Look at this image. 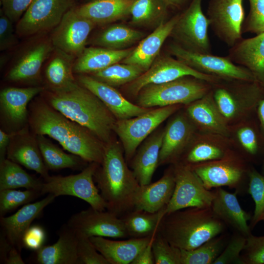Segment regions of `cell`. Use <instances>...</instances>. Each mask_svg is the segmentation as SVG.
Masks as SVG:
<instances>
[{"instance_id":"6da1fadb","label":"cell","mask_w":264,"mask_h":264,"mask_svg":"<svg viewBox=\"0 0 264 264\" xmlns=\"http://www.w3.org/2000/svg\"><path fill=\"white\" fill-rule=\"evenodd\" d=\"M31 124L38 135H48L86 162L100 164L105 146L89 130L44 104L34 109Z\"/></svg>"},{"instance_id":"7a4b0ae2","label":"cell","mask_w":264,"mask_h":264,"mask_svg":"<svg viewBox=\"0 0 264 264\" xmlns=\"http://www.w3.org/2000/svg\"><path fill=\"white\" fill-rule=\"evenodd\" d=\"M94 176L106 210L121 217L134 208V198L140 184L127 165L117 142L105 146L103 158Z\"/></svg>"},{"instance_id":"3957f363","label":"cell","mask_w":264,"mask_h":264,"mask_svg":"<svg viewBox=\"0 0 264 264\" xmlns=\"http://www.w3.org/2000/svg\"><path fill=\"white\" fill-rule=\"evenodd\" d=\"M226 226L207 207H190L166 214L157 233L181 250L196 248L224 233Z\"/></svg>"},{"instance_id":"277c9868","label":"cell","mask_w":264,"mask_h":264,"mask_svg":"<svg viewBox=\"0 0 264 264\" xmlns=\"http://www.w3.org/2000/svg\"><path fill=\"white\" fill-rule=\"evenodd\" d=\"M50 106L85 127L102 142H110L116 119L106 105L89 90L78 85L64 91L51 92Z\"/></svg>"},{"instance_id":"5b68a950","label":"cell","mask_w":264,"mask_h":264,"mask_svg":"<svg viewBox=\"0 0 264 264\" xmlns=\"http://www.w3.org/2000/svg\"><path fill=\"white\" fill-rule=\"evenodd\" d=\"M213 84L192 76H185L144 87L138 93L137 105L150 108L189 105L211 90Z\"/></svg>"},{"instance_id":"8992f818","label":"cell","mask_w":264,"mask_h":264,"mask_svg":"<svg viewBox=\"0 0 264 264\" xmlns=\"http://www.w3.org/2000/svg\"><path fill=\"white\" fill-rule=\"evenodd\" d=\"M99 165L92 162L77 174L67 176H47L43 178L42 195L50 194L56 197L70 196L78 198L92 208L104 211L107 204L95 184L94 176Z\"/></svg>"},{"instance_id":"52a82bcc","label":"cell","mask_w":264,"mask_h":264,"mask_svg":"<svg viewBox=\"0 0 264 264\" xmlns=\"http://www.w3.org/2000/svg\"><path fill=\"white\" fill-rule=\"evenodd\" d=\"M180 107L175 105L160 107L131 118L116 120L113 130L122 143L127 161L133 157L142 141Z\"/></svg>"},{"instance_id":"ba28073f","label":"cell","mask_w":264,"mask_h":264,"mask_svg":"<svg viewBox=\"0 0 264 264\" xmlns=\"http://www.w3.org/2000/svg\"><path fill=\"white\" fill-rule=\"evenodd\" d=\"M169 51L176 59L201 73L225 81L256 82L247 69L234 63L227 56L195 52L177 44H171Z\"/></svg>"},{"instance_id":"9c48e42d","label":"cell","mask_w":264,"mask_h":264,"mask_svg":"<svg viewBox=\"0 0 264 264\" xmlns=\"http://www.w3.org/2000/svg\"><path fill=\"white\" fill-rule=\"evenodd\" d=\"M202 0H191L186 9L179 14L171 35L176 43L188 50L211 53V45L208 36L209 21L202 9Z\"/></svg>"},{"instance_id":"30bf717a","label":"cell","mask_w":264,"mask_h":264,"mask_svg":"<svg viewBox=\"0 0 264 264\" xmlns=\"http://www.w3.org/2000/svg\"><path fill=\"white\" fill-rule=\"evenodd\" d=\"M208 190L227 186L238 193L243 191L248 178L244 161L231 152L224 157L190 166Z\"/></svg>"},{"instance_id":"8fae6325","label":"cell","mask_w":264,"mask_h":264,"mask_svg":"<svg viewBox=\"0 0 264 264\" xmlns=\"http://www.w3.org/2000/svg\"><path fill=\"white\" fill-rule=\"evenodd\" d=\"M173 168L175 189L166 207L165 214L190 207H210L214 191L205 187L191 167L177 162L174 164Z\"/></svg>"},{"instance_id":"7c38bea8","label":"cell","mask_w":264,"mask_h":264,"mask_svg":"<svg viewBox=\"0 0 264 264\" xmlns=\"http://www.w3.org/2000/svg\"><path fill=\"white\" fill-rule=\"evenodd\" d=\"M185 76L194 77L213 85L223 81L198 71L177 59L162 56L157 57L147 71L128 84L126 90L131 94L137 95L146 86L165 83Z\"/></svg>"},{"instance_id":"4fadbf2b","label":"cell","mask_w":264,"mask_h":264,"mask_svg":"<svg viewBox=\"0 0 264 264\" xmlns=\"http://www.w3.org/2000/svg\"><path fill=\"white\" fill-rule=\"evenodd\" d=\"M74 4V0H33L18 21L16 33L28 36L54 28Z\"/></svg>"},{"instance_id":"5bb4252c","label":"cell","mask_w":264,"mask_h":264,"mask_svg":"<svg viewBox=\"0 0 264 264\" xmlns=\"http://www.w3.org/2000/svg\"><path fill=\"white\" fill-rule=\"evenodd\" d=\"M206 16L214 34L227 46L242 39L243 0H210Z\"/></svg>"},{"instance_id":"9a60e30c","label":"cell","mask_w":264,"mask_h":264,"mask_svg":"<svg viewBox=\"0 0 264 264\" xmlns=\"http://www.w3.org/2000/svg\"><path fill=\"white\" fill-rule=\"evenodd\" d=\"M67 225L77 234L87 238L103 237L124 239L129 237L122 219L109 211L90 206L72 215Z\"/></svg>"},{"instance_id":"2e32d148","label":"cell","mask_w":264,"mask_h":264,"mask_svg":"<svg viewBox=\"0 0 264 264\" xmlns=\"http://www.w3.org/2000/svg\"><path fill=\"white\" fill-rule=\"evenodd\" d=\"M95 25L79 14L74 6L54 28L50 38L52 44L54 48L78 57L86 48L89 35Z\"/></svg>"},{"instance_id":"e0dca14e","label":"cell","mask_w":264,"mask_h":264,"mask_svg":"<svg viewBox=\"0 0 264 264\" xmlns=\"http://www.w3.org/2000/svg\"><path fill=\"white\" fill-rule=\"evenodd\" d=\"M214 85V101L226 121L234 118L239 114L241 104L255 108L264 98V87L256 82L238 81L237 84L226 86L220 85V82Z\"/></svg>"},{"instance_id":"ac0fdd59","label":"cell","mask_w":264,"mask_h":264,"mask_svg":"<svg viewBox=\"0 0 264 264\" xmlns=\"http://www.w3.org/2000/svg\"><path fill=\"white\" fill-rule=\"evenodd\" d=\"M194 132V123L185 114L178 113L173 117L164 130L159 165L178 162Z\"/></svg>"},{"instance_id":"d6986e66","label":"cell","mask_w":264,"mask_h":264,"mask_svg":"<svg viewBox=\"0 0 264 264\" xmlns=\"http://www.w3.org/2000/svg\"><path fill=\"white\" fill-rule=\"evenodd\" d=\"M78 81L106 105L116 120L131 118L151 110L131 103L114 87L91 76L82 74L78 77Z\"/></svg>"},{"instance_id":"ffe728a7","label":"cell","mask_w":264,"mask_h":264,"mask_svg":"<svg viewBox=\"0 0 264 264\" xmlns=\"http://www.w3.org/2000/svg\"><path fill=\"white\" fill-rule=\"evenodd\" d=\"M56 197L52 194L42 200L24 205L13 215L0 216V224L3 235L9 242L21 252L22 237L32 222L41 216L44 209Z\"/></svg>"},{"instance_id":"44dd1931","label":"cell","mask_w":264,"mask_h":264,"mask_svg":"<svg viewBox=\"0 0 264 264\" xmlns=\"http://www.w3.org/2000/svg\"><path fill=\"white\" fill-rule=\"evenodd\" d=\"M214 197L211 208L226 226L245 237L251 234L248 221L251 215L241 207L237 197V193H230L222 187L213 190Z\"/></svg>"},{"instance_id":"7402d4cb","label":"cell","mask_w":264,"mask_h":264,"mask_svg":"<svg viewBox=\"0 0 264 264\" xmlns=\"http://www.w3.org/2000/svg\"><path fill=\"white\" fill-rule=\"evenodd\" d=\"M179 16L178 14L159 24L121 62L136 66L144 72L147 71L157 58L166 39L171 35Z\"/></svg>"},{"instance_id":"603a6c76","label":"cell","mask_w":264,"mask_h":264,"mask_svg":"<svg viewBox=\"0 0 264 264\" xmlns=\"http://www.w3.org/2000/svg\"><path fill=\"white\" fill-rule=\"evenodd\" d=\"M227 56L234 63L247 69L256 82L264 87V32L241 39L231 47Z\"/></svg>"},{"instance_id":"cb8c5ba5","label":"cell","mask_w":264,"mask_h":264,"mask_svg":"<svg viewBox=\"0 0 264 264\" xmlns=\"http://www.w3.org/2000/svg\"><path fill=\"white\" fill-rule=\"evenodd\" d=\"M175 186L173 167L154 182L140 185L134 198V209L155 213L166 208Z\"/></svg>"},{"instance_id":"d4e9b609","label":"cell","mask_w":264,"mask_h":264,"mask_svg":"<svg viewBox=\"0 0 264 264\" xmlns=\"http://www.w3.org/2000/svg\"><path fill=\"white\" fill-rule=\"evenodd\" d=\"M51 39H43L29 46L9 71L7 77L13 82L33 80L39 75L43 65L53 52Z\"/></svg>"},{"instance_id":"484cf974","label":"cell","mask_w":264,"mask_h":264,"mask_svg":"<svg viewBox=\"0 0 264 264\" xmlns=\"http://www.w3.org/2000/svg\"><path fill=\"white\" fill-rule=\"evenodd\" d=\"M57 234V241L35 251L33 259L38 264H78L77 237L66 223Z\"/></svg>"},{"instance_id":"4316f807","label":"cell","mask_w":264,"mask_h":264,"mask_svg":"<svg viewBox=\"0 0 264 264\" xmlns=\"http://www.w3.org/2000/svg\"><path fill=\"white\" fill-rule=\"evenodd\" d=\"M187 114L194 124L204 132L222 136L229 134L227 121L219 111L212 90L189 104Z\"/></svg>"},{"instance_id":"83f0119b","label":"cell","mask_w":264,"mask_h":264,"mask_svg":"<svg viewBox=\"0 0 264 264\" xmlns=\"http://www.w3.org/2000/svg\"><path fill=\"white\" fill-rule=\"evenodd\" d=\"M155 234L124 240H112L103 237H92L89 239L109 264H131Z\"/></svg>"},{"instance_id":"f1b7e54d","label":"cell","mask_w":264,"mask_h":264,"mask_svg":"<svg viewBox=\"0 0 264 264\" xmlns=\"http://www.w3.org/2000/svg\"><path fill=\"white\" fill-rule=\"evenodd\" d=\"M164 130L154 132L132 158V172L140 185L149 184L159 165Z\"/></svg>"},{"instance_id":"f546056e","label":"cell","mask_w":264,"mask_h":264,"mask_svg":"<svg viewBox=\"0 0 264 264\" xmlns=\"http://www.w3.org/2000/svg\"><path fill=\"white\" fill-rule=\"evenodd\" d=\"M134 0H89L75 6L76 12L95 25L108 24L130 16Z\"/></svg>"},{"instance_id":"4dcf8cb0","label":"cell","mask_w":264,"mask_h":264,"mask_svg":"<svg viewBox=\"0 0 264 264\" xmlns=\"http://www.w3.org/2000/svg\"><path fill=\"white\" fill-rule=\"evenodd\" d=\"M133 48L119 50L100 46L86 47L74 63L73 71L92 73L118 63L126 58Z\"/></svg>"},{"instance_id":"1f68e13d","label":"cell","mask_w":264,"mask_h":264,"mask_svg":"<svg viewBox=\"0 0 264 264\" xmlns=\"http://www.w3.org/2000/svg\"><path fill=\"white\" fill-rule=\"evenodd\" d=\"M74 58L55 48L45 69L46 78L52 91L68 90L79 85L73 75Z\"/></svg>"},{"instance_id":"d6a6232c","label":"cell","mask_w":264,"mask_h":264,"mask_svg":"<svg viewBox=\"0 0 264 264\" xmlns=\"http://www.w3.org/2000/svg\"><path fill=\"white\" fill-rule=\"evenodd\" d=\"M41 87H9L2 90L0 93L1 109L12 122H23L27 116V106L29 101L43 91Z\"/></svg>"},{"instance_id":"836d02e7","label":"cell","mask_w":264,"mask_h":264,"mask_svg":"<svg viewBox=\"0 0 264 264\" xmlns=\"http://www.w3.org/2000/svg\"><path fill=\"white\" fill-rule=\"evenodd\" d=\"M164 208L158 212L151 213L133 209L120 217L129 237L140 238L156 234L160 222L165 215Z\"/></svg>"},{"instance_id":"e575fe53","label":"cell","mask_w":264,"mask_h":264,"mask_svg":"<svg viewBox=\"0 0 264 264\" xmlns=\"http://www.w3.org/2000/svg\"><path fill=\"white\" fill-rule=\"evenodd\" d=\"M144 34L125 25L114 24L106 27L91 41L97 46L123 49L141 40Z\"/></svg>"},{"instance_id":"d590c367","label":"cell","mask_w":264,"mask_h":264,"mask_svg":"<svg viewBox=\"0 0 264 264\" xmlns=\"http://www.w3.org/2000/svg\"><path fill=\"white\" fill-rule=\"evenodd\" d=\"M169 7L165 0H134L130 11L131 22L157 27L165 22Z\"/></svg>"},{"instance_id":"8d00e7d4","label":"cell","mask_w":264,"mask_h":264,"mask_svg":"<svg viewBox=\"0 0 264 264\" xmlns=\"http://www.w3.org/2000/svg\"><path fill=\"white\" fill-rule=\"evenodd\" d=\"M43 179L25 172L18 163L9 159L0 160V190L24 188L41 192Z\"/></svg>"},{"instance_id":"74e56055","label":"cell","mask_w":264,"mask_h":264,"mask_svg":"<svg viewBox=\"0 0 264 264\" xmlns=\"http://www.w3.org/2000/svg\"><path fill=\"white\" fill-rule=\"evenodd\" d=\"M228 239L223 233L192 250H181V264H213Z\"/></svg>"},{"instance_id":"f35d334b","label":"cell","mask_w":264,"mask_h":264,"mask_svg":"<svg viewBox=\"0 0 264 264\" xmlns=\"http://www.w3.org/2000/svg\"><path fill=\"white\" fill-rule=\"evenodd\" d=\"M38 147L44 162L51 170L77 168L81 164L82 158L69 154L47 140L43 135H38Z\"/></svg>"},{"instance_id":"ab89813d","label":"cell","mask_w":264,"mask_h":264,"mask_svg":"<svg viewBox=\"0 0 264 264\" xmlns=\"http://www.w3.org/2000/svg\"><path fill=\"white\" fill-rule=\"evenodd\" d=\"M7 158L34 171L43 178L49 176L38 146L29 142L16 146L8 151Z\"/></svg>"},{"instance_id":"60d3db41","label":"cell","mask_w":264,"mask_h":264,"mask_svg":"<svg viewBox=\"0 0 264 264\" xmlns=\"http://www.w3.org/2000/svg\"><path fill=\"white\" fill-rule=\"evenodd\" d=\"M144 71L136 66L116 63L104 69L91 73L94 78L113 87L128 84Z\"/></svg>"},{"instance_id":"b9f144b4","label":"cell","mask_w":264,"mask_h":264,"mask_svg":"<svg viewBox=\"0 0 264 264\" xmlns=\"http://www.w3.org/2000/svg\"><path fill=\"white\" fill-rule=\"evenodd\" d=\"M230 152L223 145L209 141H202L194 145L179 161L190 166L214 161L225 156Z\"/></svg>"},{"instance_id":"7bdbcfd3","label":"cell","mask_w":264,"mask_h":264,"mask_svg":"<svg viewBox=\"0 0 264 264\" xmlns=\"http://www.w3.org/2000/svg\"><path fill=\"white\" fill-rule=\"evenodd\" d=\"M40 195V191L33 189L0 190V216H4L18 207L30 203Z\"/></svg>"},{"instance_id":"ee69618b","label":"cell","mask_w":264,"mask_h":264,"mask_svg":"<svg viewBox=\"0 0 264 264\" xmlns=\"http://www.w3.org/2000/svg\"><path fill=\"white\" fill-rule=\"evenodd\" d=\"M248 182L247 192L250 195L255 203L254 214L251 218V228L259 222L264 213V175L254 168H249L248 173Z\"/></svg>"},{"instance_id":"f6af8a7d","label":"cell","mask_w":264,"mask_h":264,"mask_svg":"<svg viewBox=\"0 0 264 264\" xmlns=\"http://www.w3.org/2000/svg\"><path fill=\"white\" fill-rule=\"evenodd\" d=\"M153 252L155 264H181V250L172 245L158 233L153 242Z\"/></svg>"},{"instance_id":"bcb514c9","label":"cell","mask_w":264,"mask_h":264,"mask_svg":"<svg viewBox=\"0 0 264 264\" xmlns=\"http://www.w3.org/2000/svg\"><path fill=\"white\" fill-rule=\"evenodd\" d=\"M246 243V237L235 232L213 264H242L241 254Z\"/></svg>"},{"instance_id":"7dc6e473","label":"cell","mask_w":264,"mask_h":264,"mask_svg":"<svg viewBox=\"0 0 264 264\" xmlns=\"http://www.w3.org/2000/svg\"><path fill=\"white\" fill-rule=\"evenodd\" d=\"M249 12L244 20L242 31L258 35L264 32V0H248Z\"/></svg>"},{"instance_id":"c3c4849f","label":"cell","mask_w":264,"mask_h":264,"mask_svg":"<svg viewBox=\"0 0 264 264\" xmlns=\"http://www.w3.org/2000/svg\"><path fill=\"white\" fill-rule=\"evenodd\" d=\"M76 235L78 264H109L89 238L77 234Z\"/></svg>"},{"instance_id":"681fc988","label":"cell","mask_w":264,"mask_h":264,"mask_svg":"<svg viewBox=\"0 0 264 264\" xmlns=\"http://www.w3.org/2000/svg\"><path fill=\"white\" fill-rule=\"evenodd\" d=\"M242 264H264V236L252 233L246 237V243L241 254Z\"/></svg>"},{"instance_id":"f907efd6","label":"cell","mask_w":264,"mask_h":264,"mask_svg":"<svg viewBox=\"0 0 264 264\" xmlns=\"http://www.w3.org/2000/svg\"><path fill=\"white\" fill-rule=\"evenodd\" d=\"M239 142L245 151L250 156H256L260 151V140L258 133L252 127L245 126L237 132Z\"/></svg>"},{"instance_id":"816d5d0a","label":"cell","mask_w":264,"mask_h":264,"mask_svg":"<svg viewBox=\"0 0 264 264\" xmlns=\"http://www.w3.org/2000/svg\"><path fill=\"white\" fill-rule=\"evenodd\" d=\"M46 239V232L42 226L31 225L22 237V247L35 252L44 245Z\"/></svg>"},{"instance_id":"f5cc1de1","label":"cell","mask_w":264,"mask_h":264,"mask_svg":"<svg viewBox=\"0 0 264 264\" xmlns=\"http://www.w3.org/2000/svg\"><path fill=\"white\" fill-rule=\"evenodd\" d=\"M0 49L5 50L12 47L16 43L13 22L0 10Z\"/></svg>"},{"instance_id":"db71d44e","label":"cell","mask_w":264,"mask_h":264,"mask_svg":"<svg viewBox=\"0 0 264 264\" xmlns=\"http://www.w3.org/2000/svg\"><path fill=\"white\" fill-rule=\"evenodd\" d=\"M33 0H0L2 11L13 22L18 21Z\"/></svg>"},{"instance_id":"11a10c76","label":"cell","mask_w":264,"mask_h":264,"mask_svg":"<svg viewBox=\"0 0 264 264\" xmlns=\"http://www.w3.org/2000/svg\"><path fill=\"white\" fill-rule=\"evenodd\" d=\"M157 234V233H156ZM152 238L148 244L138 253L131 264H154V257L153 252V242L156 235Z\"/></svg>"},{"instance_id":"9f6ffc18","label":"cell","mask_w":264,"mask_h":264,"mask_svg":"<svg viewBox=\"0 0 264 264\" xmlns=\"http://www.w3.org/2000/svg\"><path fill=\"white\" fill-rule=\"evenodd\" d=\"M20 251L15 246H12L4 256L0 259V263L4 264H24Z\"/></svg>"},{"instance_id":"6f0895ef","label":"cell","mask_w":264,"mask_h":264,"mask_svg":"<svg viewBox=\"0 0 264 264\" xmlns=\"http://www.w3.org/2000/svg\"><path fill=\"white\" fill-rule=\"evenodd\" d=\"M10 136L3 131H0V160L5 158L4 154L9 142Z\"/></svg>"},{"instance_id":"680465c9","label":"cell","mask_w":264,"mask_h":264,"mask_svg":"<svg viewBox=\"0 0 264 264\" xmlns=\"http://www.w3.org/2000/svg\"><path fill=\"white\" fill-rule=\"evenodd\" d=\"M257 109L261 131L264 137V98L259 102Z\"/></svg>"},{"instance_id":"91938a15","label":"cell","mask_w":264,"mask_h":264,"mask_svg":"<svg viewBox=\"0 0 264 264\" xmlns=\"http://www.w3.org/2000/svg\"><path fill=\"white\" fill-rule=\"evenodd\" d=\"M170 7L180 8L189 0H165Z\"/></svg>"},{"instance_id":"94428289","label":"cell","mask_w":264,"mask_h":264,"mask_svg":"<svg viewBox=\"0 0 264 264\" xmlns=\"http://www.w3.org/2000/svg\"><path fill=\"white\" fill-rule=\"evenodd\" d=\"M264 221V213L262 215V216H261L259 219V221Z\"/></svg>"},{"instance_id":"6125c7cd","label":"cell","mask_w":264,"mask_h":264,"mask_svg":"<svg viewBox=\"0 0 264 264\" xmlns=\"http://www.w3.org/2000/svg\"><path fill=\"white\" fill-rule=\"evenodd\" d=\"M262 168H263V175H264V160L263 161Z\"/></svg>"}]
</instances>
